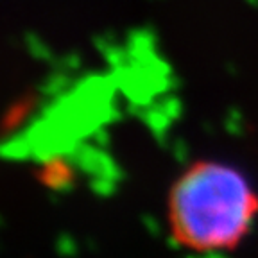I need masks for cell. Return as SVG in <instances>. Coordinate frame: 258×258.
Masks as SVG:
<instances>
[{
	"label": "cell",
	"mask_w": 258,
	"mask_h": 258,
	"mask_svg": "<svg viewBox=\"0 0 258 258\" xmlns=\"http://www.w3.org/2000/svg\"><path fill=\"white\" fill-rule=\"evenodd\" d=\"M256 214L258 194L240 170L221 161H196L170 188V231L190 251L233 249Z\"/></svg>",
	"instance_id": "1"
}]
</instances>
